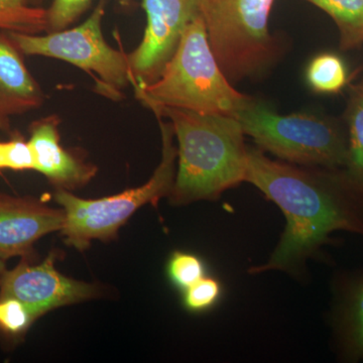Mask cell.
<instances>
[{"label":"cell","mask_w":363,"mask_h":363,"mask_svg":"<svg viewBox=\"0 0 363 363\" xmlns=\"http://www.w3.org/2000/svg\"><path fill=\"white\" fill-rule=\"evenodd\" d=\"M217 62L233 84L266 75L283 56L269 32L274 0H196Z\"/></svg>","instance_id":"5b68a950"},{"label":"cell","mask_w":363,"mask_h":363,"mask_svg":"<svg viewBox=\"0 0 363 363\" xmlns=\"http://www.w3.org/2000/svg\"><path fill=\"white\" fill-rule=\"evenodd\" d=\"M25 55L9 33L0 30V130L9 131L11 119L37 111L45 95L26 65Z\"/></svg>","instance_id":"4fadbf2b"},{"label":"cell","mask_w":363,"mask_h":363,"mask_svg":"<svg viewBox=\"0 0 363 363\" xmlns=\"http://www.w3.org/2000/svg\"><path fill=\"white\" fill-rule=\"evenodd\" d=\"M105 0H100L87 20L74 28L55 33L28 35L7 33L25 56L60 60L86 72L94 80L96 91L119 100L130 85L128 52L112 48L105 40L102 23Z\"/></svg>","instance_id":"52a82bcc"},{"label":"cell","mask_w":363,"mask_h":363,"mask_svg":"<svg viewBox=\"0 0 363 363\" xmlns=\"http://www.w3.org/2000/svg\"><path fill=\"white\" fill-rule=\"evenodd\" d=\"M65 212L30 196L0 192V259H32L33 245L43 236L61 231Z\"/></svg>","instance_id":"30bf717a"},{"label":"cell","mask_w":363,"mask_h":363,"mask_svg":"<svg viewBox=\"0 0 363 363\" xmlns=\"http://www.w3.org/2000/svg\"><path fill=\"white\" fill-rule=\"evenodd\" d=\"M236 118L257 147L281 161L328 169L347 164V130L335 117L311 111L281 114L269 102L252 97Z\"/></svg>","instance_id":"277c9868"},{"label":"cell","mask_w":363,"mask_h":363,"mask_svg":"<svg viewBox=\"0 0 363 363\" xmlns=\"http://www.w3.org/2000/svg\"><path fill=\"white\" fill-rule=\"evenodd\" d=\"M133 87L136 99L150 111L169 107L236 117L252 99L227 79L210 47L200 14L188 26L159 79Z\"/></svg>","instance_id":"3957f363"},{"label":"cell","mask_w":363,"mask_h":363,"mask_svg":"<svg viewBox=\"0 0 363 363\" xmlns=\"http://www.w3.org/2000/svg\"><path fill=\"white\" fill-rule=\"evenodd\" d=\"M278 205L286 227L267 262L250 274L281 272L300 278L307 262L331 243V234L363 236V189L344 169L320 168L276 161L248 147L247 180Z\"/></svg>","instance_id":"6da1fadb"},{"label":"cell","mask_w":363,"mask_h":363,"mask_svg":"<svg viewBox=\"0 0 363 363\" xmlns=\"http://www.w3.org/2000/svg\"><path fill=\"white\" fill-rule=\"evenodd\" d=\"M328 322L339 362H363V269H343L331 279Z\"/></svg>","instance_id":"7c38bea8"},{"label":"cell","mask_w":363,"mask_h":363,"mask_svg":"<svg viewBox=\"0 0 363 363\" xmlns=\"http://www.w3.org/2000/svg\"><path fill=\"white\" fill-rule=\"evenodd\" d=\"M47 28V9L26 0H0V30L37 35Z\"/></svg>","instance_id":"e0dca14e"},{"label":"cell","mask_w":363,"mask_h":363,"mask_svg":"<svg viewBox=\"0 0 363 363\" xmlns=\"http://www.w3.org/2000/svg\"><path fill=\"white\" fill-rule=\"evenodd\" d=\"M6 271V260L0 259V277Z\"/></svg>","instance_id":"603a6c76"},{"label":"cell","mask_w":363,"mask_h":363,"mask_svg":"<svg viewBox=\"0 0 363 363\" xmlns=\"http://www.w3.org/2000/svg\"><path fill=\"white\" fill-rule=\"evenodd\" d=\"M173 126L178 169L169 196L174 206L213 201L247 180L248 147L236 117L157 107Z\"/></svg>","instance_id":"7a4b0ae2"},{"label":"cell","mask_w":363,"mask_h":363,"mask_svg":"<svg viewBox=\"0 0 363 363\" xmlns=\"http://www.w3.org/2000/svg\"><path fill=\"white\" fill-rule=\"evenodd\" d=\"M156 117L162 135V159L147 183L121 194L96 200L82 199L70 191L57 189L55 201L65 212L61 233L67 245L83 252L90 247L92 240H113L119 228L140 207L145 204L157 206L160 200L171 194L178 157L175 133L169 121Z\"/></svg>","instance_id":"8992f818"},{"label":"cell","mask_w":363,"mask_h":363,"mask_svg":"<svg viewBox=\"0 0 363 363\" xmlns=\"http://www.w3.org/2000/svg\"><path fill=\"white\" fill-rule=\"evenodd\" d=\"M33 169L35 166L28 140L20 135H13L9 140H0V171H33Z\"/></svg>","instance_id":"7402d4cb"},{"label":"cell","mask_w":363,"mask_h":363,"mask_svg":"<svg viewBox=\"0 0 363 363\" xmlns=\"http://www.w3.org/2000/svg\"><path fill=\"white\" fill-rule=\"evenodd\" d=\"M167 269L172 283L182 290H186L205 277L204 262L192 253L174 252Z\"/></svg>","instance_id":"ffe728a7"},{"label":"cell","mask_w":363,"mask_h":363,"mask_svg":"<svg viewBox=\"0 0 363 363\" xmlns=\"http://www.w3.org/2000/svg\"><path fill=\"white\" fill-rule=\"evenodd\" d=\"M221 294L220 281L205 276L194 285L184 290V305L192 312L205 311L218 302Z\"/></svg>","instance_id":"44dd1931"},{"label":"cell","mask_w":363,"mask_h":363,"mask_svg":"<svg viewBox=\"0 0 363 363\" xmlns=\"http://www.w3.org/2000/svg\"><path fill=\"white\" fill-rule=\"evenodd\" d=\"M306 80L314 92L337 94L350 82V73L342 58L334 52H321L308 64Z\"/></svg>","instance_id":"2e32d148"},{"label":"cell","mask_w":363,"mask_h":363,"mask_svg":"<svg viewBox=\"0 0 363 363\" xmlns=\"http://www.w3.org/2000/svg\"><path fill=\"white\" fill-rule=\"evenodd\" d=\"M38 317L18 298L0 296V333L18 337L30 329Z\"/></svg>","instance_id":"ac0fdd59"},{"label":"cell","mask_w":363,"mask_h":363,"mask_svg":"<svg viewBox=\"0 0 363 363\" xmlns=\"http://www.w3.org/2000/svg\"><path fill=\"white\" fill-rule=\"evenodd\" d=\"M143 7L147 26L140 45L128 54L131 86L159 79L188 26L200 14L196 0H143Z\"/></svg>","instance_id":"ba28073f"},{"label":"cell","mask_w":363,"mask_h":363,"mask_svg":"<svg viewBox=\"0 0 363 363\" xmlns=\"http://www.w3.org/2000/svg\"><path fill=\"white\" fill-rule=\"evenodd\" d=\"M348 135L346 173L363 189V79L351 87L343 116Z\"/></svg>","instance_id":"9a60e30c"},{"label":"cell","mask_w":363,"mask_h":363,"mask_svg":"<svg viewBox=\"0 0 363 363\" xmlns=\"http://www.w3.org/2000/svg\"><path fill=\"white\" fill-rule=\"evenodd\" d=\"M328 14L339 32L342 51L363 45V0H305Z\"/></svg>","instance_id":"5bb4252c"},{"label":"cell","mask_w":363,"mask_h":363,"mask_svg":"<svg viewBox=\"0 0 363 363\" xmlns=\"http://www.w3.org/2000/svg\"><path fill=\"white\" fill-rule=\"evenodd\" d=\"M33 6L38 0H26ZM130 1V0H126ZM92 0H52L47 9V28L45 33H55L70 28L89 9Z\"/></svg>","instance_id":"d6986e66"},{"label":"cell","mask_w":363,"mask_h":363,"mask_svg":"<svg viewBox=\"0 0 363 363\" xmlns=\"http://www.w3.org/2000/svg\"><path fill=\"white\" fill-rule=\"evenodd\" d=\"M57 253L33 264L30 259H23L14 269L0 277V296L18 298L39 318L45 313L91 300L100 295L94 284L77 281L64 276L55 267Z\"/></svg>","instance_id":"9c48e42d"},{"label":"cell","mask_w":363,"mask_h":363,"mask_svg":"<svg viewBox=\"0 0 363 363\" xmlns=\"http://www.w3.org/2000/svg\"><path fill=\"white\" fill-rule=\"evenodd\" d=\"M61 119L51 114L33 121L28 128V147L32 152L33 171L39 172L56 189L74 191L84 187L97 174V167L86 161L79 150L61 145Z\"/></svg>","instance_id":"8fae6325"}]
</instances>
